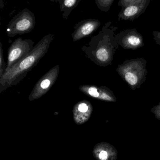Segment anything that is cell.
Returning a JSON list of instances; mask_svg holds the SVG:
<instances>
[{
  "label": "cell",
  "mask_w": 160,
  "mask_h": 160,
  "mask_svg": "<svg viewBox=\"0 0 160 160\" xmlns=\"http://www.w3.org/2000/svg\"><path fill=\"white\" fill-rule=\"evenodd\" d=\"M54 38V35L51 34L44 36L27 56L4 73L0 78V93L18 83L38 64L48 52Z\"/></svg>",
  "instance_id": "obj_1"
},
{
  "label": "cell",
  "mask_w": 160,
  "mask_h": 160,
  "mask_svg": "<svg viewBox=\"0 0 160 160\" xmlns=\"http://www.w3.org/2000/svg\"><path fill=\"white\" fill-rule=\"evenodd\" d=\"M111 23V22H106L98 34L93 37L90 42L92 50L91 58L100 66L111 65L114 55L119 48L115 37L118 27L112 26Z\"/></svg>",
  "instance_id": "obj_2"
},
{
  "label": "cell",
  "mask_w": 160,
  "mask_h": 160,
  "mask_svg": "<svg viewBox=\"0 0 160 160\" xmlns=\"http://www.w3.org/2000/svg\"><path fill=\"white\" fill-rule=\"evenodd\" d=\"M147 62L143 58L127 60L119 65L116 72L132 90L140 88L145 82L147 72Z\"/></svg>",
  "instance_id": "obj_3"
},
{
  "label": "cell",
  "mask_w": 160,
  "mask_h": 160,
  "mask_svg": "<svg viewBox=\"0 0 160 160\" xmlns=\"http://www.w3.org/2000/svg\"><path fill=\"white\" fill-rule=\"evenodd\" d=\"M35 25L34 14L25 8L18 13L9 22L7 25L6 33L9 37L18 35L28 33L34 29Z\"/></svg>",
  "instance_id": "obj_4"
},
{
  "label": "cell",
  "mask_w": 160,
  "mask_h": 160,
  "mask_svg": "<svg viewBox=\"0 0 160 160\" xmlns=\"http://www.w3.org/2000/svg\"><path fill=\"white\" fill-rule=\"evenodd\" d=\"M34 41L31 39L21 38L15 39L8 50V64L5 72L27 56L34 49Z\"/></svg>",
  "instance_id": "obj_5"
},
{
  "label": "cell",
  "mask_w": 160,
  "mask_h": 160,
  "mask_svg": "<svg viewBox=\"0 0 160 160\" xmlns=\"http://www.w3.org/2000/svg\"><path fill=\"white\" fill-rule=\"evenodd\" d=\"M60 68L56 65L49 70L39 80L29 95L30 101L39 99L46 94L56 82L59 75Z\"/></svg>",
  "instance_id": "obj_6"
},
{
  "label": "cell",
  "mask_w": 160,
  "mask_h": 160,
  "mask_svg": "<svg viewBox=\"0 0 160 160\" xmlns=\"http://www.w3.org/2000/svg\"><path fill=\"white\" fill-rule=\"evenodd\" d=\"M118 45L125 50H135L145 45L142 35L135 28L123 30L115 34Z\"/></svg>",
  "instance_id": "obj_7"
},
{
  "label": "cell",
  "mask_w": 160,
  "mask_h": 160,
  "mask_svg": "<svg viewBox=\"0 0 160 160\" xmlns=\"http://www.w3.org/2000/svg\"><path fill=\"white\" fill-rule=\"evenodd\" d=\"M151 0H137L127 6L122 8L118 15L119 21L133 22L145 12Z\"/></svg>",
  "instance_id": "obj_8"
},
{
  "label": "cell",
  "mask_w": 160,
  "mask_h": 160,
  "mask_svg": "<svg viewBox=\"0 0 160 160\" xmlns=\"http://www.w3.org/2000/svg\"><path fill=\"white\" fill-rule=\"evenodd\" d=\"M79 89L86 96L103 101L116 102L117 98L111 89L106 86L92 85L80 86Z\"/></svg>",
  "instance_id": "obj_9"
},
{
  "label": "cell",
  "mask_w": 160,
  "mask_h": 160,
  "mask_svg": "<svg viewBox=\"0 0 160 160\" xmlns=\"http://www.w3.org/2000/svg\"><path fill=\"white\" fill-rule=\"evenodd\" d=\"M101 25V22L95 19L89 18L81 21L74 26L75 31L72 34L74 42L80 40L92 34Z\"/></svg>",
  "instance_id": "obj_10"
},
{
  "label": "cell",
  "mask_w": 160,
  "mask_h": 160,
  "mask_svg": "<svg viewBox=\"0 0 160 160\" xmlns=\"http://www.w3.org/2000/svg\"><path fill=\"white\" fill-rule=\"evenodd\" d=\"M93 111V105L90 102L82 100L77 102L73 108L74 122L77 125H81L88 121Z\"/></svg>",
  "instance_id": "obj_11"
},
{
  "label": "cell",
  "mask_w": 160,
  "mask_h": 160,
  "mask_svg": "<svg viewBox=\"0 0 160 160\" xmlns=\"http://www.w3.org/2000/svg\"><path fill=\"white\" fill-rule=\"evenodd\" d=\"M94 155L98 160H116L118 152L112 145L102 142L97 145L94 150Z\"/></svg>",
  "instance_id": "obj_12"
},
{
  "label": "cell",
  "mask_w": 160,
  "mask_h": 160,
  "mask_svg": "<svg viewBox=\"0 0 160 160\" xmlns=\"http://www.w3.org/2000/svg\"><path fill=\"white\" fill-rule=\"evenodd\" d=\"M82 0H50L53 2H58L60 11L65 19H68L72 10L76 8Z\"/></svg>",
  "instance_id": "obj_13"
},
{
  "label": "cell",
  "mask_w": 160,
  "mask_h": 160,
  "mask_svg": "<svg viewBox=\"0 0 160 160\" xmlns=\"http://www.w3.org/2000/svg\"><path fill=\"white\" fill-rule=\"evenodd\" d=\"M98 8L101 11L107 12L111 7L115 0H95Z\"/></svg>",
  "instance_id": "obj_14"
},
{
  "label": "cell",
  "mask_w": 160,
  "mask_h": 160,
  "mask_svg": "<svg viewBox=\"0 0 160 160\" xmlns=\"http://www.w3.org/2000/svg\"><path fill=\"white\" fill-rule=\"evenodd\" d=\"M6 69V67L4 60L2 44L1 42V46H0V78L3 75Z\"/></svg>",
  "instance_id": "obj_15"
},
{
  "label": "cell",
  "mask_w": 160,
  "mask_h": 160,
  "mask_svg": "<svg viewBox=\"0 0 160 160\" xmlns=\"http://www.w3.org/2000/svg\"><path fill=\"white\" fill-rule=\"evenodd\" d=\"M151 112L155 115L157 119L160 120V102L158 105L154 106L151 109Z\"/></svg>",
  "instance_id": "obj_16"
},
{
  "label": "cell",
  "mask_w": 160,
  "mask_h": 160,
  "mask_svg": "<svg viewBox=\"0 0 160 160\" xmlns=\"http://www.w3.org/2000/svg\"><path fill=\"white\" fill-rule=\"evenodd\" d=\"M137 0H119L118 2V5L122 8L126 7L128 5Z\"/></svg>",
  "instance_id": "obj_17"
},
{
  "label": "cell",
  "mask_w": 160,
  "mask_h": 160,
  "mask_svg": "<svg viewBox=\"0 0 160 160\" xmlns=\"http://www.w3.org/2000/svg\"><path fill=\"white\" fill-rule=\"evenodd\" d=\"M153 35L156 44L160 45V31H154L153 32Z\"/></svg>",
  "instance_id": "obj_18"
}]
</instances>
